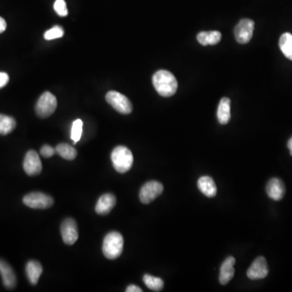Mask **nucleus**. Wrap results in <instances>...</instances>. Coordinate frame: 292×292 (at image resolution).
<instances>
[{"label": "nucleus", "mask_w": 292, "mask_h": 292, "mask_svg": "<svg viewBox=\"0 0 292 292\" xmlns=\"http://www.w3.org/2000/svg\"><path fill=\"white\" fill-rule=\"evenodd\" d=\"M197 186L200 192L207 197H214L217 194V187L214 179L210 176L200 177L197 182Z\"/></svg>", "instance_id": "17"}, {"label": "nucleus", "mask_w": 292, "mask_h": 292, "mask_svg": "<svg viewBox=\"0 0 292 292\" xmlns=\"http://www.w3.org/2000/svg\"><path fill=\"white\" fill-rule=\"evenodd\" d=\"M54 9L59 16H63V17L67 16L68 13H69L67 4H66L64 0H55V4H54Z\"/></svg>", "instance_id": "26"}, {"label": "nucleus", "mask_w": 292, "mask_h": 292, "mask_svg": "<svg viewBox=\"0 0 292 292\" xmlns=\"http://www.w3.org/2000/svg\"><path fill=\"white\" fill-rule=\"evenodd\" d=\"M83 122L82 120H75L72 126V130H71V138L73 140L74 144L77 143L81 140V135H82Z\"/></svg>", "instance_id": "24"}, {"label": "nucleus", "mask_w": 292, "mask_h": 292, "mask_svg": "<svg viewBox=\"0 0 292 292\" xmlns=\"http://www.w3.org/2000/svg\"><path fill=\"white\" fill-rule=\"evenodd\" d=\"M143 281L148 288L154 290V291H160L163 290V286H164V282L163 279L158 277L152 276V275H144Z\"/></svg>", "instance_id": "23"}, {"label": "nucleus", "mask_w": 292, "mask_h": 292, "mask_svg": "<svg viewBox=\"0 0 292 292\" xmlns=\"http://www.w3.org/2000/svg\"><path fill=\"white\" fill-rule=\"evenodd\" d=\"M218 122L222 125L229 123L232 115H231V100L228 98H222L220 100L217 112Z\"/></svg>", "instance_id": "18"}, {"label": "nucleus", "mask_w": 292, "mask_h": 292, "mask_svg": "<svg viewBox=\"0 0 292 292\" xmlns=\"http://www.w3.org/2000/svg\"><path fill=\"white\" fill-rule=\"evenodd\" d=\"M63 241L68 245H73L78 239V228L73 218H69L62 222L60 228Z\"/></svg>", "instance_id": "9"}, {"label": "nucleus", "mask_w": 292, "mask_h": 292, "mask_svg": "<svg viewBox=\"0 0 292 292\" xmlns=\"http://www.w3.org/2000/svg\"><path fill=\"white\" fill-rule=\"evenodd\" d=\"M24 171L30 176H35L39 175L42 170L41 159L39 155L35 150H30L26 153L24 159Z\"/></svg>", "instance_id": "10"}, {"label": "nucleus", "mask_w": 292, "mask_h": 292, "mask_svg": "<svg viewBox=\"0 0 292 292\" xmlns=\"http://www.w3.org/2000/svg\"><path fill=\"white\" fill-rule=\"evenodd\" d=\"M0 275L2 277L3 283L8 289L16 287V277L13 269L7 261L0 259Z\"/></svg>", "instance_id": "12"}, {"label": "nucleus", "mask_w": 292, "mask_h": 292, "mask_svg": "<svg viewBox=\"0 0 292 292\" xmlns=\"http://www.w3.org/2000/svg\"><path fill=\"white\" fill-rule=\"evenodd\" d=\"M126 291L127 292H142V289L139 286H136V285H130L126 289Z\"/></svg>", "instance_id": "29"}, {"label": "nucleus", "mask_w": 292, "mask_h": 292, "mask_svg": "<svg viewBox=\"0 0 292 292\" xmlns=\"http://www.w3.org/2000/svg\"><path fill=\"white\" fill-rule=\"evenodd\" d=\"M113 167L117 172L124 174L128 172L133 164V155L125 146L120 145L115 148L111 153Z\"/></svg>", "instance_id": "3"}, {"label": "nucleus", "mask_w": 292, "mask_h": 292, "mask_svg": "<svg viewBox=\"0 0 292 292\" xmlns=\"http://www.w3.org/2000/svg\"><path fill=\"white\" fill-rule=\"evenodd\" d=\"M269 274V267L265 257H258L252 263L247 271V276L252 280L265 279Z\"/></svg>", "instance_id": "11"}, {"label": "nucleus", "mask_w": 292, "mask_h": 292, "mask_svg": "<svg viewBox=\"0 0 292 292\" xmlns=\"http://www.w3.org/2000/svg\"><path fill=\"white\" fill-rule=\"evenodd\" d=\"M7 23L4 18L0 16V34L4 33L6 30Z\"/></svg>", "instance_id": "30"}, {"label": "nucleus", "mask_w": 292, "mask_h": 292, "mask_svg": "<svg viewBox=\"0 0 292 292\" xmlns=\"http://www.w3.org/2000/svg\"><path fill=\"white\" fill-rule=\"evenodd\" d=\"M286 192L284 184L278 178H271L266 185L267 195L274 200H280L283 198Z\"/></svg>", "instance_id": "13"}, {"label": "nucleus", "mask_w": 292, "mask_h": 292, "mask_svg": "<svg viewBox=\"0 0 292 292\" xmlns=\"http://www.w3.org/2000/svg\"><path fill=\"white\" fill-rule=\"evenodd\" d=\"M287 147L290 149V153L292 156V138H290L288 141V143H287Z\"/></svg>", "instance_id": "31"}, {"label": "nucleus", "mask_w": 292, "mask_h": 292, "mask_svg": "<svg viewBox=\"0 0 292 292\" xmlns=\"http://www.w3.org/2000/svg\"><path fill=\"white\" fill-rule=\"evenodd\" d=\"M64 34V31H63V28L61 26H54L53 28H51V30H47L44 34V38L47 41H50V40L56 39V38H59V37H62Z\"/></svg>", "instance_id": "25"}, {"label": "nucleus", "mask_w": 292, "mask_h": 292, "mask_svg": "<svg viewBox=\"0 0 292 292\" xmlns=\"http://www.w3.org/2000/svg\"><path fill=\"white\" fill-rule=\"evenodd\" d=\"M106 100L120 114L128 115L132 111V105L129 99L120 93L116 91L108 92L106 95Z\"/></svg>", "instance_id": "6"}, {"label": "nucleus", "mask_w": 292, "mask_h": 292, "mask_svg": "<svg viewBox=\"0 0 292 292\" xmlns=\"http://www.w3.org/2000/svg\"><path fill=\"white\" fill-rule=\"evenodd\" d=\"M57 99L55 95L50 92H45L41 94L36 104V113L37 116L42 119L49 117L56 110Z\"/></svg>", "instance_id": "4"}, {"label": "nucleus", "mask_w": 292, "mask_h": 292, "mask_svg": "<svg viewBox=\"0 0 292 292\" xmlns=\"http://www.w3.org/2000/svg\"><path fill=\"white\" fill-rule=\"evenodd\" d=\"M40 153L42 157L48 159V158L52 157L56 153H55V149L54 148L51 147L50 145H45L41 147Z\"/></svg>", "instance_id": "27"}, {"label": "nucleus", "mask_w": 292, "mask_h": 292, "mask_svg": "<svg viewBox=\"0 0 292 292\" xmlns=\"http://www.w3.org/2000/svg\"><path fill=\"white\" fill-rule=\"evenodd\" d=\"M235 259L233 257H228L223 261L220 268L219 282L221 284H228V282L233 279L235 275Z\"/></svg>", "instance_id": "15"}, {"label": "nucleus", "mask_w": 292, "mask_h": 292, "mask_svg": "<svg viewBox=\"0 0 292 292\" xmlns=\"http://www.w3.org/2000/svg\"><path fill=\"white\" fill-rule=\"evenodd\" d=\"M153 84L159 95L168 98L176 93L178 82L172 73L167 70H159L153 76Z\"/></svg>", "instance_id": "1"}, {"label": "nucleus", "mask_w": 292, "mask_h": 292, "mask_svg": "<svg viewBox=\"0 0 292 292\" xmlns=\"http://www.w3.org/2000/svg\"><path fill=\"white\" fill-rule=\"evenodd\" d=\"M16 126V122L14 118L0 114V135L5 136L11 133Z\"/></svg>", "instance_id": "21"}, {"label": "nucleus", "mask_w": 292, "mask_h": 292, "mask_svg": "<svg viewBox=\"0 0 292 292\" xmlns=\"http://www.w3.org/2000/svg\"><path fill=\"white\" fill-rule=\"evenodd\" d=\"M163 185L158 181H149L142 186L140 191V200L143 204H149L163 193Z\"/></svg>", "instance_id": "7"}, {"label": "nucleus", "mask_w": 292, "mask_h": 292, "mask_svg": "<svg viewBox=\"0 0 292 292\" xmlns=\"http://www.w3.org/2000/svg\"><path fill=\"white\" fill-rule=\"evenodd\" d=\"M23 203L31 209L45 210L53 206L54 200L49 195L42 192H34L24 196Z\"/></svg>", "instance_id": "5"}, {"label": "nucleus", "mask_w": 292, "mask_h": 292, "mask_svg": "<svg viewBox=\"0 0 292 292\" xmlns=\"http://www.w3.org/2000/svg\"><path fill=\"white\" fill-rule=\"evenodd\" d=\"M55 153L66 159V160H74L77 156V149L69 144L61 143L55 147Z\"/></svg>", "instance_id": "20"}, {"label": "nucleus", "mask_w": 292, "mask_h": 292, "mask_svg": "<svg viewBox=\"0 0 292 292\" xmlns=\"http://www.w3.org/2000/svg\"><path fill=\"white\" fill-rule=\"evenodd\" d=\"M253 30H254L253 20L250 19H243L239 20L234 30L235 39L240 44L249 43L253 37Z\"/></svg>", "instance_id": "8"}, {"label": "nucleus", "mask_w": 292, "mask_h": 292, "mask_svg": "<svg viewBox=\"0 0 292 292\" xmlns=\"http://www.w3.org/2000/svg\"><path fill=\"white\" fill-rule=\"evenodd\" d=\"M116 205V197L111 193L102 195L97 202L95 211L99 215H106L111 211Z\"/></svg>", "instance_id": "14"}, {"label": "nucleus", "mask_w": 292, "mask_h": 292, "mask_svg": "<svg viewBox=\"0 0 292 292\" xmlns=\"http://www.w3.org/2000/svg\"><path fill=\"white\" fill-rule=\"evenodd\" d=\"M197 41L202 46H213L218 44L222 39L219 31H204L197 34Z\"/></svg>", "instance_id": "19"}, {"label": "nucleus", "mask_w": 292, "mask_h": 292, "mask_svg": "<svg viewBox=\"0 0 292 292\" xmlns=\"http://www.w3.org/2000/svg\"><path fill=\"white\" fill-rule=\"evenodd\" d=\"M42 271H43L42 266L38 261H30L27 263L26 267V276L28 280L30 281V284L34 286L37 284Z\"/></svg>", "instance_id": "16"}, {"label": "nucleus", "mask_w": 292, "mask_h": 292, "mask_svg": "<svg viewBox=\"0 0 292 292\" xmlns=\"http://www.w3.org/2000/svg\"><path fill=\"white\" fill-rule=\"evenodd\" d=\"M279 47L283 55L287 59L292 60V34L285 33L279 39Z\"/></svg>", "instance_id": "22"}, {"label": "nucleus", "mask_w": 292, "mask_h": 292, "mask_svg": "<svg viewBox=\"0 0 292 292\" xmlns=\"http://www.w3.org/2000/svg\"><path fill=\"white\" fill-rule=\"evenodd\" d=\"M124 238L117 232H111L106 235L102 243V253L109 260H115L121 256L124 249Z\"/></svg>", "instance_id": "2"}, {"label": "nucleus", "mask_w": 292, "mask_h": 292, "mask_svg": "<svg viewBox=\"0 0 292 292\" xmlns=\"http://www.w3.org/2000/svg\"><path fill=\"white\" fill-rule=\"evenodd\" d=\"M9 81V77L6 73L0 72V88H4Z\"/></svg>", "instance_id": "28"}]
</instances>
